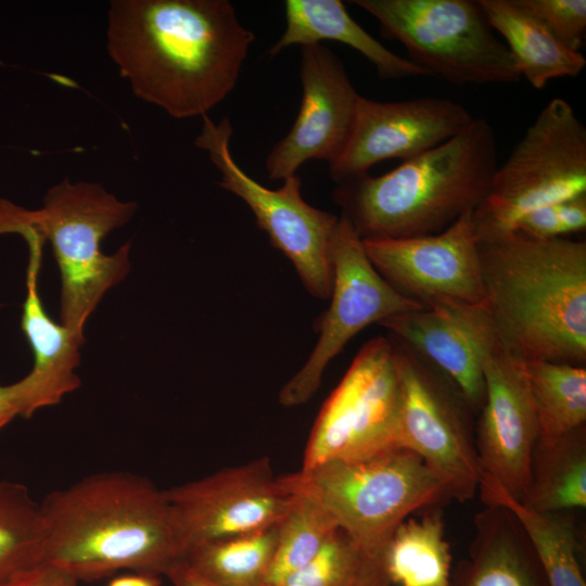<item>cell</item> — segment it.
Wrapping results in <instances>:
<instances>
[{
  "label": "cell",
  "mask_w": 586,
  "mask_h": 586,
  "mask_svg": "<svg viewBox=\"0 0 586 586\" xmlns=\"http://www.w3.org/2000/svg\"><path fill=\"white\" fill-rule=\"evenodd\" d=\"M330 306L318 320V341L304 366L281 388L285 407L307 403L320 386L330 361L361 330L392 316L422 308L394 290L373 267L362 240L343 216L332 243Z\"/></svg>",
  "instance_id": "obj_12"
},
{
  "label": "cell",
  "mask_w": 586,
  "mask_h": 586,
  "mask_svg": "<svg viewBox=\"0 0 586 586\" xmlns=\"http://www.w3.org/2000/svg\"><path fill=\"white\" fill-rule=\"evenodd\" d=\"M382 561L392 586H449L453 556L440 507L403 521L385 545Z\"/></svg>",
  "instance_id": "obj_24"
},
{
  "label": "cell",
  "mask_w": 586,
  "mask_h": 586,
  "mask_svg": "<svg viewBox=\"0 0 586 586\" xmlns=\"http://www.w3.org/2000/svg\"><path fill=\"white\" fill-rule=\"evenodd\" d=\"M520 502L545 513L586 507V425L556 437L539 436Z\"/></svg>",
  "instance_id": "obj_23"
},
{
  "label": "cell",
  "mask_w": 586,
  "mask_h": 586,
  "mask_svg": "<svg viewBox=\"0 0 586 586\" xmlns=\"http://www.w3.org/2000/svg\"><path fill=\"white\" fill-rule=\"evenodd\" d=\"M46 536L40 501L24 484L0 481V582L38 563Z\"/></svg>",
  "instance_id": "obj_28"
},
{
  "label": "cell",
  "mask_w": 586,
  "mask_h": 586,
  "mask_svg": "<svg viewBox=\"0 0 586 586\" xmlns=\"http://www.w3.org/2000/svg\"><path fill=\"white\" fill-rule=\"evenodd\" d=\"M182 549L277 525L294 499L267 457L164 489Z\"/></svg>",
  "instance_id": "obj_13"
},
{
  "label": "cell",
  "mask_w": 586,
  "mask_h": 586,
  "mask_svg": "<svg viewBox=\"0 0 586 586\" xmlns=\"http://www.w3.org/2000/svg\"><path fill=\"white\" fill-rule=\"evenodd\" d=\"M540 436L556 437L586 425L585 366L525 361Z\"/></svg>",
  "instance_id": "obj_27"
},
{
  "label": "cell",
  "mask_w": 586,
  "mask_h": 586,
  "mask_svg": "<svg viewBox=\"0 0 586 586\" xmlns=\"http://www.w3.org/2000/svg\"><path fill=\"white\" fill-rule=\"evenodd\" d=\"M40 505L47 536L39 562L78 582L119 571L165 576L182 558L164 491L136 473L91 474Z\"/></svg>",
  "instance_id": "obj_2"
},
{
  "label": "cell",
  "mask_w": 586,
  "mask_h": 586,
  "mask_svg": "<svg viewBox=\"0 0 586 586\" xmlns=\"http://www.w3.org/2000/svg\"><path fill=\"white\" fill-rule=\"evenodd\" d=\"M20 416V406L12 384H0V431Z\"/></svg>",
  "instance_id": "obj_36"
},
{
  "label": "cell",
  "mask_w": 586,
  "mask_h": 586,
  "mask_svg": "<svg viewBox=\"0 0 586 586\" xmlns=\"http://www.w3.org/2000/svg\"><path fill=\"white\" fill-rule=\"evenodd\" d=\"M370 555L339 530L316 557L278 586H347Z\"/></svg>",
  "instance_id": "obj_30"
},
{
  "label": "cell",
  "mask_w": 586,
  "mask_h": 586,
  "mask_svg": "<svg viewBox=\"0 0 586 586\" xmlns=\"http://www.w3.org/2000/svg\"><path fill=\"white\" fill-rule=\"evenodd\" d=\"M23 238L28 244L29 262L21 328L34 353V367L12 386L20 416L29 418L40 408L59 404L64 395L80 386L75 369L85 337L54 322L46 313L37 285L44 243L33 234Z\"/></svg>",
  "instance_id": "obj_19"
},
{
  "label": "cell",
  "mask_w": 586,
  "mask_h": 586,
  "mask_svg": "<svg viewBox=\"0 0 586 586\" xmlns=\"http://www.w3.org/2000/svg\"><path fill=\"white\" fill-rule=\"evenodd\" d=\"M300 78L302 101L296 119L266 160L270 180L295 175L309 160L331 164L352 129L360 94L337 55L320 43L301 47Z\"/></svg>",
  "instance_id": "obj_17"
},
{
  "label": "cell",
  "mask_w": 586,
  "mask_h": 586,
  "mask_svg": "<svg viewBox=\"0 0 586 586\" xmlns=\"http://www.w3.org/2000/svg\"><path fill=\"white\" fill-rule=\"evenodd\" d=\"M408 60L456 85L514 84L517 62L479 0H355Z\"/></svg>",
  "instance_id": "obj_8"
},
{
  "label": "cell",
  "mask_w": 586,
  "mask_h": 586,
  "mask_svg": "<svg viewBox=\"0 0 586 586\" xmlns=\"http://www.w3.org/2000/svg\"><path fill=\"white\" fill-rule=\"evenodd\" d=\"M136 211L137 203L118 200L99 183L68 178L48 190L39 209L0 200V234L30 233L50 242L61 275V324L78 336L104 294L130 270V242L112 255L101 251V242Z\"/></svg>",
  "instance_id": "obj_5"
},
{
  "label": "cell",
  "mask_w": 586,
  "mask_h": 586,
  "mask_svg": "<svg viewBox=\"0 0 586 586\" xmlns=\"http://www.w3.org/2000/svg\"><path fill=\"white\" fill-rule=\"evenodd\" d=\"M485 395L474 435L483 474L522 501L540 430L525 361L500 343L483 368Z\"/></svg>",
  "instance_id": "obj_16"
},
{
  "label": "cell",
  "mask_w": 586,
  "mask_h": 586,
  "mask_svg": "<svg viewBox=\"0 0 586 586\" xmlns=\"http://www.w3.org/2000/svg\"><path fill=\"white\" fill-rule=\"evenodd\" d=\"M382 552L368 556L347 586H392L383 566Z\"/></svg>",
  "instance_id": "obj_34"
},
{
  "label": "cell",
  "mask_w": 586,
  "mask_h": 586,
  "mask_svg": "<svg viewBox=\"0 0 586 586\" xmlns=\"http://www.w3.org/2000/svg\"><path fill=\"white\" fill-rule=\"evenodd\" d=\"M473 211L445 230L404 239H361L373 267L400 295L422 307L484 300Z\"/></svg>",
  "instance_id": "obj_14"
},
{
  "label": "cell",
  "mask_w": 586,
  "mask_h": 586,
  "mask_svg": "<svg viewBox=\"0 0 586 586\" xmlns=\"http://www.w3.org/2000/svg\"><path fill=\"white\" fill-rule=\"evenodd\" d=\"M479 492L485 505L508 509L520 522L538 557L549 586H586L573 523L562 513L531 510L483 474Z\"/></svg>",
  "instance_id": "obj_25"
},
{
  "label": "cell",
  "mask_w": 586,
  "mask_h": 586,
  "mask_svg": "<svg viewBox=\"0 0 586 586\" xmlns=\"http://www.w3.org/2000/svg\"><path fill=\"white\" fill-rule=\"evenodd\" d=\"M281 477L291 493L319 504L371 555L381 553L396 527L415 511L451 500L442 480L405 447L330 460Z\"/></svg>",
  "instance_id": "obj_6"
},
{
  "label": "cell",
  "mask_w": 586,
  "mask_h": 586,
  "mask_svg": "<svg viewBox=\"0 0 586 586\" xmlns=\"http://www.w3.org/2000/svg\"><path fill=\"white\" fill-rule=\"evenodd\" d=\"M255 40L228 0H112L106 49L139 99L205 116L234 89Z\"/></svg>",
  "instance_id": "obj_1"
},
{
  "label": "cell",
  "mask_w": 586,
  "mask_h": 586,
  "mask_svg": "<svg viewBox=\"0 0 586 586\" xmlns=\"http://www.w3.org/2000/svg\"><path fill=\"white\" fill-rule=\"evenodd\" d=\"M339 530L319 504L294 494L293 502L277 525V545L267 586H278L309 562Z\"/></svg>",
  "instance_id": "obj_29"
},
{
  "label": "cell",
  "mask_w": 586,
  "mask_h": 586,
  "mask_svg": "<svg viewBox=\"0 0 586 586\" xmlns=\"http://www.w3.org/2000/svg\"><path fill=\"white\" fill-rule=\"evenodd\" d=\"M494 30L505 39L521 76L535 89L550 80L575 77L586 66L582 52L561 43L517 0H479Z\"/></svg>",
  "instance_id": "obj_22"
},
{
  "label": "cell",
  "mask_w": 586,
  "mask_h": 586,
  "mask_svg": "<svg viewBox=\"0 0 586 586\" xmlns=\"http://www.w3.org/2000/svg\"><path fill=\"white\" fill-rule=\"evenodd\" d=\"M78 583L66 571L38 562L11 574L0 582V586H78Z\"/></svg>",
  "instance_id": "obj_33"
},
{
  "label": "cell",
  "mask_w": 586,
  "mask_h": 586,
  "mask_svg": "<svg viewBox=\"0 0 586 586\" xmlns=\"http://www.w3.org/2000/svg\"><path fill=\"white\" fill-rule=\"evenodd\" d=\"M479 254L502 346L524 361L585 366L586 242L513 231L479 242Z\"/></svg>",
  "instance_id": "obj_3"
},
{
  "label": "cell",
  "mask_w": 586,
  "mask_h": 586,
  "mask_svg": "<svg viewBox=\"0 0 586 586\" xmlns=\"http://www.w3.org/2000/svg\"><path fill=\"white\" fill-rule=\"evenodd\" d=\"M517 2L566 48L581 52L586 34L585 0H517Z\"/></svg>",
  "instance_id": "obj_32"
},
{
  "label": "cell",
  "mask_w": 586,
  "mask_h": 586,
  "mask_svg": "<svg viewBox=\"0 0 586 586\" xmlns=\"http://www.w3.org/2000/svg\"><path fill=\"white\" fill-rule=\"evenodd\" d=\"M402 341L445 374L474 413L483 405V368L501 343L485 301L441 302L382 320Z\"/></svg>",
  "instance_id": "obj_18"
},
{
  "label": "cell",
  "mask_w": 586,
  "mask_h": 586,
  "mask_svg": "<svg viewBox=\"0 0 586 586\" xmlns=\"http://www.w3.org/2000/svg\"><path fill=\"white\" fill-rule=\"evenodd\" d=\"M473 523L468 557L453 569L449 586H549L531 540L508 509L485 505Z\"/></svg>",
  "instance_id": "obj_20"
},
{
  "label": "cell",
  "mask_w": 586,
  "mask_h": 586,
  "mask_svg": "<svg viewBox=\"0 0 586 586\" xmlns=\"http://www.w3.org/2000/svg\"><path fill=\"white\" fill-rule=\"evenodd\" d=\"M586 229V194L538 207L524 215L513 231L536 239L568 238ZM512 231V232H513Z\"/></svg>",
  "instance_id": "obj_31"
},
{
  "label": "cell",
  "mask_w": 586,
  "mask_h": 586,
  "mask_svg": "<svg viewBox=\"0 0 586 586\" xmlns=\"http://www.w3.org/2000/svg\"><path fill=\"white\" fill-rule=\"evenodd\" d=\"M232 132L227 117L214 123L205 115L195 145L207 151L220 173L218 184L246 203L273 247L291 260L306 290L315 297L329 298L333 282L332 243L339 217L303 199L296 174L276 190L250 177L231 154Z\"/></svg>",
  "instance_id": "obj_10"
},
{
  "label": "cell",
  "mask_w": 586,
  "mask_h": 586,
  "mask_svg": "<svg viewBox=\"0 0 586 586\" xmlns=\"http://www.w3.org/2000/svg\"><path fill=\"white\" fill-rule=\"evenodd\" d=\"M400 381L391 337L377 336L359 349L323 403L301 469L353 460L399 447Z\"/></svg>",
  "instance_id": "obj_11"
},
{
  "label": "cell",
  "mask_w": 586,
  "mask_h": 586,
  "mask_svg": "<svg viewBox=\"0 0 586 586\" xmlns=\"http://www.w3.org/2000/svg\"><path fill=\"white\" fill-rule=\"evenodd\" d=\"M173 586H217L201 576L190 568L182 559L177 561L166 573Z\"/></svg>",
  "instance_id": "obj_35"
},
{
  "label": "cell",
  "mask_w": 586,
  "mask_h": 586,
  "mask_svg": "<svg viewBox=\"0 0 586 586\" xmlns=\"http://www.w3.org/2000/svg\"><path fill=\"white\" fill-rule=\"evenodd\" d=\"M474 116L446 98L424 97L381 102L359 98L347 141L329 164L337 183L368 174L390 158H413L462 131Z\"/></svg>",
  "instance_id": "obj_15"
},
{
  "label": "cell",
  "mask_w": 586,
  "mask_h": 586,
  "mask_svg": "<svg viewBox=\"0 0 586 586\" xmlns=\"http://www.w3.org/2000/svg\"><path fill=\"white\" fill-rule=\"evenodd\" d=\"M277 525L192 545L181 559L217 586H267L277 545Z\"/></svg>",
  "instance_id": "obj_26"
},
{
  "label": "cell",
  "mask_w": 586,
  "mask_h": 586,
  "mask_svg": "<svg viewBox=\"0 0 586 586\" xmlns=\"http://www.w3.org/2000/svg\"><path fill=\"white\" fill-rule=\"evenodd\" d=\"M497 166L494 129L474 117L451 139L383 175L337 182L333 200L361 239L434 234L482 203Z\"/></svg>",
  "instance_id": "obj_4"
},
{
  "label": "cell",
  "mask_w": 586,
  "mask_h": 586,
  "mask_svg": "<svg viewBox=\"0 0 586 586\" xmlns=\"http://www.w3.org/2000/svg\"><path fill=\"white\" fill-rule=\"evenodd\" d=\"M393 342L402 402L398 446L421 457L445 484L450 499L474 497L483 475L473 410L456 385L408 345Z\"/></svg>",
  "instance_id": "obj_9"
},
{
  "label": "cell",
  "mask_w": 586,
  "mask_h": 586,
  "mask_svg": "<svg viewBox=\"0 0 586 586\" xmlns=\"http://www.w3.org/2000/svg\"><path fill=\"white\" fill-rule=\"evenodd\" d=\"M284 14L285 29L271 46L270 55L292 44L304 47L333 40L362 54L382 79L430 76L423 68L392 52L367 33L351 17L340 0H286Z\"/></svg>",
  "instance_id": "obj_21"
},
{
  "label": "cell",
  "mask_w": 586,
  "mask_h": 586,
  "mask_svg": "<svg viewBox=\"0 0 586 586\" xmlns=\"http://www.w3.org/2000/svg\"><path fill=\"white\" fill-rule=\"evenodd\" d=\"M161 576L131 572L115 576L110 581L107 586H160Z\"/></svg>",
  "instance_id": "obj_37"
},
{
  "label": "cell",
  "mask_w": 586,
  "mask_h": 586,
  "mask_svg": "<svg viewBox=\"0 0 586 586\" xmlns=\"http://www.w3.org/2000/svg\"><path fill=\"white\" fill-rule=\"evenodd\" d=\"M585 194L586 127L566 100L553 98L497 166L473 211L479 242L512 232L538 207Z\"/></svg>",
  "instance_id": "obj_7"
}]
</instances>
